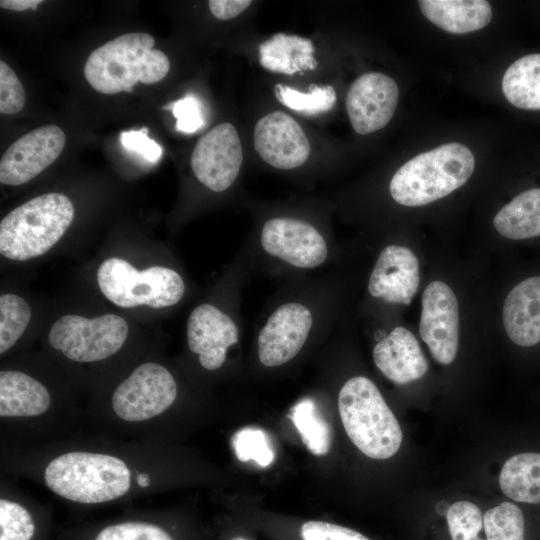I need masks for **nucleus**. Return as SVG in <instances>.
Returning a JSON list of instances; mask_svg holds the SVG:
<instances>
[{
  "label": "nucleus",
  "instance_id": "nucleus-1",
  "mask_svg": "<svg viewBox=\"0 0 540 540\" xmlns=\"http://www.w3.org/2000/svg\"><path fill=\"white\" fill-rule=\"evenodd\" d=\"M154 37L136 32L120 35L93 50L84 65L90 86L102 94L132 92L138 82L154 84L169 72L164 52L153 49Z\"/></svg>",
  "mask_w": 540,
  "mask_h": 540
},
{
  "label": "nucleus",
  "instance_id": "nucleus-2",
  "mask_svg": "<svg viewBox=\"0 0 540 540\" xmlns=\"http://www.w3.org/2000/svg\"><path fill=\"white\" fill-rule=\"evenodd\" d=\"M474 168L475 158L467 146L446 143L404 163L392 176L389 191L403 206H423L463 186Z\"/></svg>",
  "mask_w": 540,
  "mask_h": 540
},
{
  "label": "nucleus",
  "instance_id": "nucleus-3",
  "mask_svg": "<svg viewBox=\"0 0 540 540\" xmlns=\"http://www.w3.org/2000/svg\"><path fill=\"white\" fill-rule=\"evenodd\" d=\"M44 481L62 498L96 504L124 496L131 486V473L118 457L74 451L50 461L44 470Z\"/></svg>",
  "mask_w": 540,
  "mask_h": 540
},
{
  "label": "nucleus",
  "instance_id": "nucleus-4",
  "mask_svg": "<svg viewBox=\"0 0 540 540\" xmlns=\"http://www.w3.org/2000/svg\"><path fill=\"white\" fill-rule=\"evenodd\" d=\"M74 207L62 193L36 196L9 212L0 222V253L27 261L48 252L65 234Z\"/></svg>",
  "mask_w": 540,
  "mask_h": 540
},
{
  "label": "nucleus",
  "instance_id": "nucleus-5",
  "mask_svg": "<svg viewBox=\"0 0 540 540\" xmlns=\"http://www.w3.org/2000/svg\"><path fill=\"white\" fill-rule=\"evenodd\" d=\"M338 410L349 439L366 456L382 460L399 450L401 427L376 385L367 377H353L342 386Z\"/></svg>",
  "mask_w": 540,
  "mask_h": 540
},
{
  "label": "nucleus",
  "instance_id": "nucleus-6",
  "mask_svg": "<svg viewBox=\"0 0 540 540\" xmlns=\"http://www.w3.org/2000/svg\"><path fill=\"white\" fill-rule=\"evenodd\" d=\"M97 282L103 295L121 308L170 307L177 304L185 292L184 281L175 270L152 266L139 271L118 257L101 263Z\"/></svg>",
  "mask_w": 540,
  "mask_h": 540
},
{
  "label": "nucleus",
  "instance_id": "nucleus-7",
  "mask_svg": "<svg viewBox=\"0 0 540 540\" xmlns=\"http://www.w3.org/2000/svg\"><path fill=\"white\" fill-rule=\"evenodd\" d=\"M129 326L116 314L95 318L68 314L50 328V345L69 360L90 363L111 357L124 345Z\"/></svg>",
  "mask_w": 540,
  "mask_h": 540
},
{
  "label": "nucleus",
  "instance_id": "nucleus-8",
  "mask_svg": "<svg viewBox=\"0 0 540 540\" xmlns=\"http://www.w3.org/2000/svg\"><path fill=\"white\" fill-rule=\"evenodd\" d=\"M177 397V384L164 366L147 362L137 366L112 395V408L126 422H142L165 412Z\"/></svg>",
  "mask_w": 540,
  "mask_h": 540
},
{
  "label": "nucleus",
  "instance_id": "nucleus-9",
  "mask_svg": "<svg viewBox=\"0 0 540 540\" xmlns=\"http://www.w3.org/2000/svg\"><path fill=\"white\" fill-rule=\"evenodd\" d=\"M243 161V150L236 128L221 123L204 134L191 155L196 178L215 192L227 190L237 178Z\"/></svg>",
  "mask_w": 540,
  "mask_h": 540
},
{
  "label": "nucleus",
  "instance_id": "nucleus-10",
  "mask_svg": "<svg viewBox=\"0 0 540 540\" xmlns=\"http://www.w3.org/2000/svg\"><path fill=\"white\" fill-rule=\"evenodd\" d=\"M419 333L433 358L452 363L459 343V307L454 291L442 281L431 282L422 296Z\"/></svg>",
  "mask_w": 540,
  "mask_h": 540
},
{
  "label": "nucleus",
  "instance_id": "nucleus-11",
  "mask_svg": "<svg viewBox=\"0 0 540 540\" xmlns=\"http://www.w3.org/2000/svg\"><path fill=\"white\" fill-rule=\"evenodd\" d=\"M66 143L57 125L40 126L12 143L0 161V182L23 185L49 167L60 156Z\"/></svg>",
  "mask_w": 540,
  "mask_h": 540
},
{
  "label": "nucleus",
  "instance_id": "nucleus-12",
  "mask_svg": "<svg viewBox=\"0 0 540 540\" xmlns=\"http://www.w3.org/2000/svg\"><path fill=\"white\" fill-rule=\"evenodd\" d=\"M260 241L269 255L302 269L320 266L328 254L326 241L320 232L311 224L291 217L266 221Z\"/></svg>",
  "mask_w": 540,
  "mask_h": 540
},
{
  "label": "nucleus",
  "instance_id": "nucleus-13",
  "mask_svg": "<svg viewBox=\"0 0 540 540\" xmlns=\"http://www.w3.org/2000/svg\"><path fill=\"white\" fill-rule=\"evenodd\" d=\"M398 99V85L390 76L369 72L356 78L346 95V110L355 132L366 135L385 127Z\"/></svg>",
  "mask_w": 540,
  "mask_h": 540
},
{
  "label": "nucleus",
  "instance_id": "nucleus-14",
  "mask_svg": "<svg viewBox=\"0 0 540 540\" xmlns=\"http://www.w3.org/2000/svg\"><path fill=\"white\" fill-rule=\"evenodd\" d=\"M312 325V313L305 305L288 302L279 306L259 332L260 362L267 367L289 362L304 346Z\"/></svg>",
  "mask_w": 540,
  "mask_h": 540
},
{
  "label": "nucleus",
  "instance_id": "nucleus-15",
  "mask_svg": "<svg viewBox=\"0 0 540 540\" xmlns=\"http://www.w3.org/2000/svg\"><path fill=\"white\" fill-rule=\"evenodd\" d=\"M253 140L258 155L277 169L300 167L310 154L305 132L297 121L282 111L260 118L254 128Z\"/></svg>",
  "mask_w": 540,
  "mask_h": 540
},
{
  "label": "nucleus",
  "instance_id": "nucleus-16",
  "mask_svg": "<svg viewBox=\"0 0 540 540\" xmlns=\"http://www.w3.org/2000/svg\"><path fill=\"white\" fill-rule=\"evenodd\" d=\"M238 342V328L226 313L211 304H201L190 313L187 321L189 349L199 356L207 370L220 368L227 349Z\"/></svg>",
  "mask_w": 540,
  "mask_h": 540
},
{
  "label": "nucleus",
  "instance_id": "nucleus-17",
  "mask_svg": "<svg viewBox=\"0 0 540 540\" xmlns=\"http://www.w3.org/2000/svg\"><path fill=\"white\" fill-rule=\"evenodd\" d=\"M420 282L419 263L407 247L389 245L379 254L368 282L369 293L388 303H411Z\"/></svg>",
  "mask_w": 540,
  "mask_h": 540
},
{
  "label": "nucleus",
  "instance_id": "nucleus-18",
  "mask_svg": "<svg viewBox=\"0 0 540 540\" xmlns=\"http://www.w3.org/2000/svg\"><path fill=\"white\" fill-rule=\"evenodd\" d=\"M377 368L390 381L404 385L421 378L428 370V362L411 331L395 327L373 349Z\"/></svg>",
  "mask_w": 540,
  "mask_h": 540
},
{
  "label": "nucleus",
  "instance_id": "nucleus-19",
  "mask_svg": "<svg viewBox=\"0 0 540 540\" xmlns=\"http://www.w3.org/2000/svg\"><path fill=\"white\" fill-rule=\"evenodd\" d=\"M503 325L519 346L540 342V276L523 280L509 292L503 305Z\"/></svg>",
  "mask_w": 540,
  "mask_h": 540
},
{
  "label": "nucleus",
  "instance_id": "nucleus-20",
  "mask_svg": "<svg viewBox=\"0 0 540 540\" xmlns=\"http://www.w3.org/2000/svg\"><path fill=\"white\" fill-rule=\"evenodd\" d=\"M50 405L51 395L40 381L21 371L0 372L1 417H35Z\"/></svg>",
  "mask_w": 540,
  "mask_h": 540
},
{
  "label": "nucleus",
  "instance_id": "nucleus-21",
  "mask_svg": "<svg viewBox=\"0 0 540 540\" xmlns=\"http://www.w3.org/2000/svg\"><path fill=\"white\" fill-rule=\"evenodd\" d=\"M422 14L440 29L454 34L480 30L492 19V8L485 0H420Z\"/></svg>",
  "mask_w": 540,
  "mask_h": 540
},
{
  "label": "nucleus",
  "instance_id": "nucleus-22",
  "mask_svg": "<svg viewBox=\"0 0 540 540\" xmlns=\"http://www.w3.org/2000/svg\"><path fill=\"white\" fill-rule=\"evenodd\" d=\"M260 65L275 73L293 75L317 66L314 45L308 38L277 33L258 47Z\"/></svg>",
  "mask_w": 540,
  "mask_h": 540
},
{
  "label": "nucleus",
  "instance_id": "nucleus-23",
  "mask_svg": "<svg viewBox=\"0 0 540 540\" xmlns=\"http://www.w3.org/2000/svg\"><path fill=\"white\" fill-rule=\"evenodd\" d=\"M496 231L505 238L521 240L540 235V188L526 190L495 215Z\"/></svg>",
  "mask_w": 540,
  "mask_h": 540
},
{
  "label": "nucleus",
  "instance_id": "nucleus-24",
  "mask_svg": "<svg viewBox=\"0 0 540 540\" xmlns=\"http://www.w3.org/2000/svg\"><path fill=\"white\" fill-rule=\"evenodd\" d=\"M499 484L503 493L514 501L540 503V454L510 457L501 469Z\"/></svg>",
  "mask_w": 540,
  "mask_h": 540
},
{
  "label": "nucleus",
  "instance_id": "nucleus-25",
  "mask_svg": "<svg viewBox=\"0 0 540 540\" xmlns=\"http://www.w3.org/2000/svg\"><path fill=\"white\" fill-rule=\"evenodd\" d=\"M502 91L515 107L540 110V53L513 62L503 75Z\"/></svg>",
  "mask_w": 540,
  "mask_h": 540
},
{
  "label": "nucleus",
  "instance_id": "nucleus-26",
  "mask_svg": "<svg viewBox=\"0 0 540 540\" xmlns=\"http://www.w3.org/2000/svg\"><path fill=\"white\" fill-rule=\"evenodd\" d=\"M289 417L312 454L322 456L329 451L331 429L312 400L305 399L297 403Z\"/></svg>",
  "mask_w": 540,
  "mask_h": 540
},
{
  "label": "nucleus",
  "instance_id": "nucleus-27",
  "mask_svg": "<svg viewBox=\"0 0 540 540\" xmlns=\"http://www.w3.org/2000/svg\"><path fill=\"white\" fill-rule=\"evenodd\" d=\"M275 96L280 103L304 115H318L330 111L336 103L335 89L330 85H311L307 93L292 87L277 84Z\"/></svg>",
  "mask_w": 540,
  "mask_h": 540
},
{
  "label": "nucleus",
  "instance_id": "nucleus-28",
  "mask_svg": "<svg viewBox=\"0 0 540 540\" xmlns=\"http://www.w3.org/2000/svg\"><path fill=\"white\" fill-rule=\"evenodd\" d=\"M31 319L25 299L14 293L0 296V353L8 351L22 336Z\"/></svg>",
  "mask_w": 540,
  "mask_h": 540
},
{
  "label": "nucleus",
  "instance_id": "nucleus-29",
  "mask_svg": "<svg viewBox=\"0 0 540 540\" xmlns=\"http://www.w3.org/2000/svg\"><path fill=\"white\" fill-rule=\"evenodd\" d=\"M483 524L487 540H524V516L513 503L503 502L486 511Z\"/></svg>",
  "mask_w": 540,
  "mask_h": 540
},
{
  "label": "nucleus",
  "instance_id": "nucleus-30",
  "mask_svg": "<svg viewBox=\"0 0 540 540\" xmlns=\"http://www.w3.org/2000/svg\"><path fill=\"white\" fill-rule=\"evenodd\" d=\"M236 457L242 462L254 461L261 467L272 464L275 453L267 433L256 427H245L232 437Z\"/></svg>",
  "mask_w": 540,
  "mask_h": 540
},
{
  "label": "nucleus",
  "instance_id": "nucleus-31",
  "mask_svg": "<svg viewBox=\"0 0 540 540\" xmlns=\"http://www.w3.org/2000/svg\"><path fill=\"white\" fill-rule=\"evenodd\" d=\"M446 518L452 540H484L480 537L484 528L483 516L474 503L458 501L452 504Z\"/></svg>",
  "mask_w": 540,
  "mask_h": 540
},
{
  "label": "nucleus",
  "instance_id": "nucleus-32",
  "mask_svg": "<svg viewBox=\"0 0 540 540\" xmlns=\"http://www.w3.org/2000/svg\"><path fill=\"white\" fill-rule=\"evenodd\" d=\"M35 524L30 512L19 503L1 498L0 540H31Z\"/></svg>",
  "mask_w": 540,
  "mask_h": 540
},
{
  "label": "nucleus",
  "instance_id": "nucleus-33",
  "mask_svg": "<svg viewBox=\"0 0 540 540\" xmlns=\"http://www.w3.org/2000/svg\"><path fill=\"white\" fill-rule=\"evenodd\" d=\"M95 540H173L160 526L129 521L103 528Z\"/></svg>",
  "mask_w": 540,
  "mask_h": 540
},
{
  "label": "nucleus",
  "instance_id": "nucleus-34",
  "mask_svg": "<svg viewBox=\"0 0 540 540\" xmlns=\"http://www.w3.org/2000/svg\"><path fill=\"white\" fill-rule=\"evenodd\" d=\"M163 109L171 110L176 118L175 129L178 132L192 134L204 126L201 103L193 94H186L183 98L164 106Z\"/></svg>",
  "mask_w": 540,
  "mask_h": 540
},
{
  "label": "nucleus",
  "instance_id": "nucleus-35",
  "mask_svg": "<svg viewBox=\"0 0 540 540\" xmlns=\"http://www.w3.org/2000/svg\"><path fill=\"white\" fill-rule=\"evenodd\" d=\"M25 90L15 72L3 60L0 61V112L13 115L25 105Z\"/></svg>",
  "mask_w": 540,
  "mask_h": 540
},
{
  "label": "nucleus",
  "instance_id": "nucleus-36",
  "mask_svg": "<svg viewBox=\"0 0 540 540\" xmlns=\"http://www.w3.org/2000/svg\"><path fill=\"white\" fill-rule=\"evenodd\" d=\"M303 540H369L352 529L323 521H308L301 527Z\"/></svg>",
  "mask_w": 540,
  "mask_h": 540
},
{
  "label": "nucleus",
  "instance_id": "nucleus-37",
  "mask_svg": "<svg viewBox=\"0 0 540 540\" xmlns=\"http://www.w3.org/2000/svg\"><path fill=\"white\" fill-rule=\"evenodd\" d=\"M120 141L126 150L140 154L147 161L156 162L162 156V147L148 136L147 127L121 132Z\"/></svg>",
  "mask_w": 540,
  "mask_h": 540
},
{
  "label": "nucleus",
  "instance_id": "nucleus-38",
  "mask_svg": "<svg viewBox=\"0 0 540 540\" xmlns=\"http://www.w3.org/2000/svg\"><path fill=\"white\" fill-rule=\"evenodd\" d=\"M211 13L220 20H229L244 12L251 4L250 0H211L208 2Z\"/></svg>",
  "mask_w": 540,
  "mask_h": 540
},
{
  "label": "nucleus",
  "instance_id": "nucleus-39",
  "mask_svg": "<svg viewBox=\"0 0 540 540\" xmlns=\"http://www.w3.org/2000/svg\"><path fill=\"white\" fill-rule=\"evenodd\" d=\"M42 3V0H1L0 6L3 9L20 12L28 9L36 10Z\"/></svg>",
  "mask_w": 540,
  "mask_h": 540
},
{
  "label": "nucleus",
  "instance_id": "nucleus-40",
  "mask_svg": "<svg viewBox=\"0 0 540 540\" xmlns=\"http://www.w3.org/2000/svg\"><path fill=\"white\" fill-rule=\"evenodd\" d=\"M137 483L141 486V487H147L150 483V479H149V476L147 474H138L137 475Z\"/></svg>",
  "mask_w": 540,
  "mask_h": 540
},
{
  "label": "nucleus",
  "instance_id": "nucleus-41",
  "mask_svg": "<svg viewBox=\"0 0 540 540\" xmlns=\"http://www.w3.org/2000/svg\"><path fill=\"white\" fill-rule=\"evenodd\" d=\"M231 540H247V539H245V538H243V537H235V538H233V539H231Z\"/></svg>",
  "mask_w": 540,
  "mask_h": 540
}]
</instances>
